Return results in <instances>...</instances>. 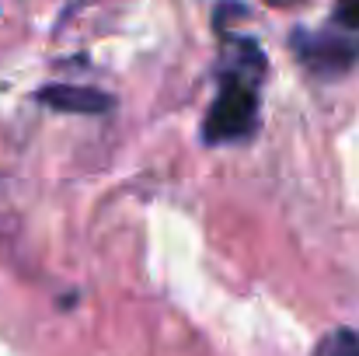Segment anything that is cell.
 Here are the masks:
<instances>
[{
  "label": "cell",
  "instance_id": "obj_2",
  "mask_svg": "<svg viewBox=\"0 0 359 356\" xmlns=\"http://www.w3.org/2000/svg\"><path fill=\"white\" fill-rule=\"evenodd\" d=\"M290 46H293L297 60L311 74H321V77H339L359 60V39H349V35L297 28L290 35Z\"/></svg>",
  "mask_w": 359,
  "mask_h": 356
},
{
  "label": "cell",
  "instance_id": "obj_4",
  "mask_svg": "<svg viewBox=\"0 0 359 356\" xmlns=\"http://www.w3.org/2000/svg\"><path fill=\"white\" fill-rule=\"evenodd\" d=\"M314 356H359V332H353V329H335V332H328V336L318 343Z\"/></svg>",
  "mask_w": 359,
  "mask_h": 356
},
{
  "label": "cell",
  "instance_id": "obj_1",
  "mask_svg": "<svg viewBox=\"0 0 359 356\" xmlns=\"http://www.w3.org/2000/svg\"><path fill=\"white\" fill-rule=\"evenodd\" d=\"M265 77V56L251 39L231 35L224 42V67H220V91L206 112L203 136L206 143H231L244 140L258 119V84Z\"/></svg>",
  "mask_w": 359,
  "mask_h": 356
},
{
  "label": "cell",
  "instance_id": "obj_5",
  "mask_svg": "<svg viewBox=\"0 0 359 356\" xmlns=\"http://www.w3.org/2000/svg\"><path fill=\"white\" fill-rule=\"evenodd\" d=\"M335 21L346 32H359V0H335Z\"/></svg>",
  "mask_w": 359,
  "mask_h": 356
},
{
  "label": "cell",
  "instance_id": "obj_3",
  "mask_svg": "<svg viewBox=\"0 0 359 356\" xmlns=\"http://www.w3.org/2000/svg\"><path fill=\"white\" fill-rule=\"evenodd\" d=\"M39 102H46L56 112H77V116H98L112 109V98L95 88H74V84H53L39 91Z\"/></svg>",
  "mask_w": 359,
  "mask_h": 356
}]
</instances>
